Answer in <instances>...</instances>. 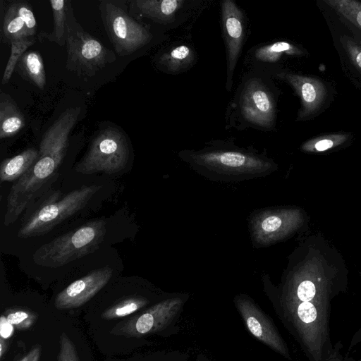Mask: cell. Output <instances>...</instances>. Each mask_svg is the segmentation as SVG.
<instances>
[{
	"label": "cell",
	"mask_w": 361,
	"mask_h": 361,
	"mask_svg": "<svg viewBox=\"0 0 361 361\" xmlns=\"http://www.w3.org/2000/svg\"><path fill=\"white\" fill-rule=\"evenodd\" d=\"M273 78L270 73L257 68L243 75L226 108V129L264 132L275 129L279 91Z\"/></svg>",
	"instance_id": "obj_1"
},
{
	"label": "cell",
	"mask_w": 361,
	"mask_h": 361,
	"mask_svg": "<svg viewBox=\"0 0 361 361\" xmlns=\"http://www.w3.org/2000/svg\"><path fill=\"white\" fill-rule=\"evenodd\" d=\"M106 232L104 220L90 221L40 246L32 255L33 262L44 267H63L96 251Z\"/></svg>",
	"instance_id": "obj_2"
},
{
	"label": "cell",
	"mask_w": 361,
	"mask_h": 361,
	"mask_svg": "<svg viewBox=\"0 0 361 361\" xmlns=\"http://www.w3.org/2000/svg\"><path fill=\"white\" fill-rule=\"evenodd\" d=\"M180 157L195 166L224 172H257L271 166L269 159L229 140H212L199 151L185 150Z\"/></svg>",
	"instance_id": "obj_3"
},
{
	"label": "cell",
	"mask_w": 361,
	"mask_h": 361,
	"mask_svg": "<svg viewBox=\"0 0 361 361\" xmlns=\"http://www.w3.org/2000/svg\"><path fill=\"white\" fill-rule=\"evenodd\" d=\"M66 68L80 76L94 75L115 61L112 51L85 32L75 20L71 2L67 8Z\"/></svg>",
	"instance_id": "obj_4"
},
{
	"label": "cell",
	"mask_w": 361,
	"mask_h": 361,
	"mask_svg": "<svg viewBox=\"0 0 361 361\" xmlns=\"http://www.w3.org/2000/svg\"><path fill=\"white\" fill-rule=\"evenodd\" d=\"M101 188V185H84L69 192L61 200H51L40 205L28 217L25 218L17 236L27 238L47 234L84 208Z\"/></svg>",
	"instance_id": "obj_5"
},
{
	"label": "cell",
	"mask_w": 361,
	"mask_h": 361,
	"mask_svg": "<svg viewBox=\"0 0 361 361\" xmlns=\"http://www.w3.org/2000/svg\"><path fill=\"white\" fill-rule=\"evenodd\" d=\"M130 153L124 132L109 126L94 137L85 154L75 166V171L84 175L114 174L126 166Z\"/></svg>",
	"instance_id": "obj_6"
},
{
	"label": "cell",
	"mask_w": 361,
	"mask_h": 361,
	"mask_svg": "<svg viewBox=\"0 0 361 361\" xmlns=\"http://www.w3.org/2000/svg\"><path fill=\"white\" fill-rule=\"evenodd\" d=\"M99 7L106 32L118 56L130 55L152 40L149 28L113 1H102Z\"/></svg>",
	"instance_id": "obj_7"
},
{
	"label": "cell",
	"mask_w": 361,
	"mask_h": 361,
	"mask_svg": "<svg viewBox=\"0 0 361 361\" xmlns=\"http://www.w3.org/2000/svg\"><path fill=\"white\" fill-rule=\"evenodd\" d=\"M248 20L233 0L221 3V27L226 54V89L231 92L238 59L246 41Z\"/></svg>",
	"instance_id": "obj_8"
},
{
	"label": "cell",
	"mask_w": 361,
	"mask_h": 361,
	"mask_svg": "<svg viewBox=\"0 0 361 361\" xmlns=\"http://www.w3.org/2000/svg\"><path fill=\"white\" fill-rule=\"evenodd\" d=\"M183 305L180 298L159 302L147 310L117 324L111 334L126 337H140L158 331L168 326Z\"/></svg>",
	"instance_id": "obj_9"
},
{
	"label": "cell",
	"mask_w": 361,
	"mask_h": 361,
	"mask_svg": "<svg viewBox=\"0 0 361 361\" xmlns=\"http://www.w3.org/2000/svg\"><path fill=\"white\" fill-rule=\"evenodd\" d=\"M112 275L113 271L108 266L92 270L59 293L54 300L55 307L70 310L83 305L108 283Z\"/></svg>",
	"instance_id": "obj_10"
},
{
	"label": "cell",
	"mask_w": 361,
	"mask_h": 361,
	"mask_svg": "<svg viewBox=\"0 0 361 361\" xmlns=\"http://www.w3.org/2000/svg\"><path fill=\"white\" fill-rule=\"evenodd\" d=\"M235 305L249 331L259 341L287 359H290L289 350L268 317L250 300L238 298Z\"/></svg>",
	"instance_id": "obj_11"
},
{
	"label": "cell",
	"mask_w": 361,
	"mask_h": 361,
	"mask_svg": "<svg viewBox=\"0 0 361 361\" xmlns=\"http://www.w3.org/2000/svg\"><path fill=\"white\" fill-rule=\"evenodd\" d=\"M271 75L288 83L299 97L301 107L296 121L305 120L319 109L326 94L325 86L320 80L282 68Z\"/></svg>",
	"instance_id": "obj_12"
},
{
	"label": "cell",
	"mask_w": 361,
	"mask_h": 361,
	"mask_svg": "<svg viewBox=\"0 0 361 361\" xmlns=\"http://www.w3.org/2000/svg\"><path fill=\"white\" fill-rule=\"evenodd\" d=\"M132 4L145 17L171 27L183 23L195 7V1L188 0H135Z\"/></svg>",
	"instance_id": "obj_13"
},
{
	"label": "cell",
	"mask_w": 361,
	"mask_h": 361,
	"mask_svg": "<svg viewBox=\"0 0 361 361\" xmlns=\"http://www.w3.org/2000/svg\"><path fill=\"white\" fill-rule=\"evenodd\" d=\"M37 23L31 6L26 1H14L7 5L3 18L1 39L4 43L34 37Z\"/></svg>",
	"instance_id": "obj_14"
},
{
	"label": "cell",
	"mask_w": 361,
	"mask_h": 361,
	"mask_svg": "<svg viewBox=\"0 0 361 361\" xmlns=\"http://www.w3.org/2000/svg\"><path fill=\"white\" fill-rule=\"evenodd\" d=\"M303 51L295 44L286 41L264 43L248 51L246 63L251 68L264 71L271 75L281 69L279 62L286 56H299Z\"/></svg>",
	"instance_id": "obj_15"
},
{
	"label": "cell",
	"mask_w": 361,
	"mask_h": 361,
	"mask_svg": "<svg viewBox=\"0 0 361 361\" xmlns=\"http://www.w3.org/2000/svg\"><path fill=\"white\" fill-rule=\"evenodd\" d=\"M197 59V53L192 46L178 43L158 53L154 63L161 71L174 75L190 69L196 63Z\"/></svg>",
	"instance_id": "obj_16"
},
{
	"label": "cell",
	"mask_w": 361,
	"mask_h": 361,
	"mask_svg": "<svg viewBox=\"0 0 361 361\" xmlns=\"http://www.w3.org/2000/svg\"><path fill=\"white\" fill-rule=\"evenodd\" d=\"M25 117L16 103L8 95H0V138L16 135L25 126Z\"/></svg>",
	"instance_id": "obj_17"
},
{
	"label": "cell",
	"mask_w": 361,
	"mask_h": 361,
	"mask_svg": "<svg viewBox=\"0 0 361 361\" xmlns=\"http://www.w3.org/2000/svg\"><path fill=\"white\" fill-rule=\"evenodd\" d=\"M38 157L39 150L29 148L13 157L4 159L0 166L1 182L18 180L34 164Z\"/></svg>",
	"instance_id": "obj_18"
},
{
	"label": "cell",
	"mask_w": 361,
	"mask_h": 361,
	"mask_svg": "<svg viewBox=\"0 0 361 361\" xmlns=\"http://www.w3.org/2000/svg\"><path fill=\"white\" fill-rule=\"evenodd\" d=\"M16 71L25 80L40 90L46 85V73L41 54L35 51H26L18 61Z\"/></svg>",
	"instance_id": "obj_19"
},
{
	"label": "cell",
	"mask_w": 361,
	"mask_h": 361,
	"mask_svg": "<svg viewBox=\"0 0 361 361\" xmlns=\"http://www.w3.org/2000/svg\"><path fill=\"white\" fill-rule=\"evenodd\" d=\"M53 14L54 28L51 33H42V38L65 46L67 39V8L68 1L50 0Z\"/></svg>",
	"instance_id": "obj_20"
},
{
	"label": "cell",
	"mask_w": 361,
	"mask_h": 361,
	"mask_svg": "<svg viewBox=\"0 0 361 361\" xmlns=\"http://www.w3.org/2000/svg\"><path fill=\"white\" fill-rule=\"evenodd\" d=\"M295 217L290 212L275 213L268 215L260 221L259 231L264 235H278L285 231L293 229L296 221Z\"/></svg>",
	"instance_id": "obj_21"
},
{
	"label": "cell",
	"mask_w": 361,
	"mask_h": 361,
	"mask_svg": "<svg viewBox=\"0 0 361 361\" xmlns=\"http://www.w3.org/2000/svg\"><path fill=\"white\" fill-rule=\"evenodd\" d=\"M148 302V300L142 296L127 297L105 310L101 317L104 319H114L126 317L138 311Z\"/></svg>",
	"instance_id": "obj_22"
},
{
	"label": "cell",
	"mask_w": 361,
	"mask_h": 361,
	"mask_svg": "<svg viewBox=\"0 0 361 361\" xmlns=\"http://www.w3.org/2000/svg\"><path fill=\"white\" fill-rule=\"evenodd\" d=\"M324 2L361 30V2L355 0H326Z\"/></svg>",
	"instance_id": "obj_23"
},
{
	"label": "cell",
	"mask_w": 361,
	"mask_h": 361,
	"mask_svg": "<svg viewBox=\"0 0 361 361\" xmlns=\"http://www.w3.org/2000/svg\"><path fill=\"white\" fill-rule=\"evenodd\" d=\"M35 42L36 39L31 37L13 40L10 43L11 54L4 72L2 85H6L9 81L21 56L26 52L27 48Z\"/></svg>",
	"instance_id": "obj_24"
},
{
	"label": "cell",
	"mask_w": 361,
	"mask_h": 361,
	"mask_svg": "<svg viewBox=\"0 0 361 361\" xmlns=\"http://www.w3.org/2000/svg\"><path fill=\"white\" fill-rule=\"evenodd\" d=\"M347 134H329L322 135L305 142L301 149L305 152H324L344 143L348 138Z\"/></svg>",
	"instance_id": "obj_25"
},
{
	"label": "cell",
	"mask_w": 361,
	"mask_h": 361,
	"mask_svg": "<svg viewBox=\"0 0 361 361\" xmlns=\"http://www.w3.org/2000/svg\"><path fill=\"white\" fill-rule=\"evenodd\" d=\"M6 320L19 330H27L32 327L37 319V314L24 308H9L3 314Z\"/></svg>",
	"instance_id": "obj_26"
},
{
	"label": "cell",
	"mask_w": 361,
	"mask_h": 361,
	"mask_svg": "<svg viewBox=\"0 0 361 361\" xmlns=\"http://www.w3.org/2000/svg\"><path fill=\"white\" fill-rule=\"evenodd\" d=\"M58 361H80L75 348L68 336L62 333L59 338Z\"/></svg>",
	"instance_id": "obj_27"
},
{
	"label": "cell",
	"mask_w": 361,
	"mask_h": 361,
	"mask_svg": "<svg viewBox=\"0 0 361 361\" xmlns=\"http://www.w3.org/2000/svg\"><path fill=\"white\" fill-rule=\"evenodd\" d=\"M341 42L352 63L361 73V42L348 37Z\"/></svg>",
	"instance_id": "obj_28"
},
{
	"label": "cell",
	"mask_w": 361,
	"mask_h": 361,
	"mask_svg": "<svg viewBox=\"0 0 361 361\" xmlns=\"http://www.w3.org/2000/svg\"><path fill=\"white\" fill-rule=\"evenodd\" d=\"M42 353L41 345H37L33 347L19 361H39Z\"/></svg>",
	"instance_id": "obj_29"
},
{
	"label": "cell",
	"mask_w": 361,
	"mask_h": 361,
	"mask_svg": "<svg viewBox=\"0 0 361 361\" xmlns=\"http://www.w3.org/2000/svg\"><path fill=\"white\" fill-rule=\"evenodd\" d=\"M13 326L6 320L2 314L1 317V337L8 338L13 334Z\"/></svg>",
	"instance_id": "obj_30"
},
{
	"label": "cell",
	"mask_w": 361,
	"mask_h": 361,
	"mask_svg": "<svg viewBox=\"0 0 361 361\" xmlns=\"http://www.w3.org/2000/svg\"><path fill=\"white\" fill-rule=\"evenodd\" d=\"M8 346V342L3 337L0 338V357L2 359L3 356L6 353Z\"/></svg>",
	"instance_id": "obj_31"
},
{
	"label": "cell",
	"mask_w": 361,
	"mask_h": 361,
	"mask_svg": "<svg viewBox=\"0 0 361 361\" xmlns=\"http://www.w3.org/2000/svg\"><path fill=\"white\" fill-rule=\"evenodd\" d=\"M358 361H361V358Z\"/></svg>",
	"instance_id": "obj_32"
},
{
	"label": "cell",
	"mask_w": 361,
	"mask_h": 361,
	"mask_svg": "<svg viewBox=\"0 0 361 361\" xmlns=\"http://www.w3.org/2000/svg\"><path fill=\"white\" fill-rule=\"evenodd\" d=\"M198 361H202V360H198Z\"/></svg>",
	"instance_id": "obj_33"
}]
</instances>
